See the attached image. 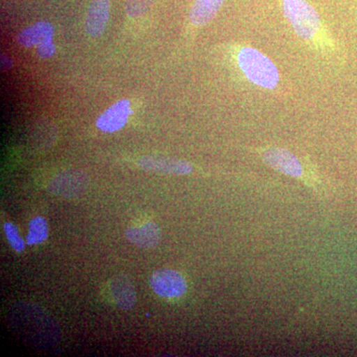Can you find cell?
Listing matches in <instances>:
<instances>
[{
	"instance_id": "6da1fadb",
	"label": "cell",
	"mask_w": 357,
	"mask_h": 357,
	"mask_svg": "<svg viewBox=\"0 0 357 357\" xmlns=\"http://www.w3.org/2000/svg\"><path fill=\"white\" fill-rule=\"evenodd\" d=\"M284 17L307 47L323 57L337 53V45L317 9L307 0H279Z\"/></svg>"
},
{
	"instance_id": "7a4b0ae2",
	"label": "cell",
	"mask_w": 357,
	"mask_h": 357,
	"mask_svg": "<svg viewBox=\"0 0 357 357\" xmlns=\"http://www.w3.org/2000/svg\"><path fill=\"white\" fill-rule=\"evenodd\" d=\"M231 58L244 83L266 91H275L280 86L278 68L271 59L255 47L243 43L234 45Z\"/></svg>"
},
{
	"instance_id": "3957f363",
	"label": "cell",
	"mask_w": 357,
	"mask_h": 357,
	"mask_svg": "<svg viewBox=\"0 0 357 357\" xmlns=\"http://www.w3.org/2000/svg\"><path fill=\"white\" fill-rule=\"evenodd\" d=\"M251 150L277 172L297 178L314 191L319 192L323 189V181L314 167L290 150L278 146L251 148Z\"/></svg>"
},
{
	"instance_id": "277c9868",
	"label": "cell",
	"mask_w": 357,
	"mask_h": 357,
	"mask_svg": "<svg viewBox=\"0 0 357 357\" xmlns=\"http://www.w3.org/2000/svg\"><path fill=\"white\" fill-rule=\"evenodd\" d=\"M89 187V177L81 170H68L59 174L49 184V191L65 199L82 196Z\"/></svg>"
},
{
	"instance_id": "5b68a950",
	"label": "cell",
	"mask_w": 357,
	"mask_h": 357,
	"mask_svg": "<svg viewBox=\"0 0 357 357\" xmlns=\"http://www.w3.org/2000/svg\"><path fill=\"white\" fill-rule=\"evenodd\" d=\"M155 293L166 299L182 297L187 292L188 285L183 275L172 269H160L150 278Z\"/></svg>"
},
{
	"instance_id": "8992f818",
	"label": "cell",
	"mask_w": 357,
	"mask_h": 357,
	"mask_svg": "<svg viewBox=\"0 0 357 357\" xmlns=\"http://www.w3.org/2000/svg\"><path fill=\"white\" fill-rule=\"evenodd\" d=\"M138 165L147 172L162 174V175H189L194 171V167L185 160L173 157L150 155L139 159Z\"/></svg>"
},
{
	"instance_id": "52a82bcc",
	"label": "cell",
	"mask_w": 357,
	"mask_h": 357,
	"mask_svg": "<svg viewBox=\"0 0 357 357\" xmlns=\"http://www.w3.org/2000/svg\"><path fill=\"white\" fill-rule=\"evenodd\" d=\"M130 102L128 100H121L100 115L96 126L105 133H114L124 128L130 114Z\"/></svg>"
},
{
	"instance_id": "ba28073f",
	"label": "cell",
	"mask_w": 357,
	"mask_h": 357,
	"mask_svg": "<svg viewBox=\"0 0 357 357\" xmlns=\"http://www.w3.org/2000/svg\"><path fill=\"white\" fill-rule=\"evenodd\" d=\"M126 238L140 248H156L161 241V229L152 222H144L132 225L126 231Z\"/></svg>"
},
{
	"instance_id": "9c48e42d",
	"label": "cell",
	"mask_w": 357,
	"mask_h": 357,
	"mask_svg": "<svg viewBox=\"0 0 357 357\" xmlns=\"http://www.w3.org/2000/svg\"><path fill=\"white\" fill-rule=\"evenodd\" d=\"M109 18V0H91L86 17V31L91 37L102 36Z\"/></svg>"
},
{
	"instance_id": "30bf717a",
	"label": "cell",
	"mask_w": 357,
	"mask_h": 357,
	"mask_svg": "<svg viewBox=\"0 0 357 357\" xmlns=\"http://www.w3.org/2000/svg\"><path fill=\"white\" fill-rule=\"evenodd\" d=\"M225 0H195L189 13V22L194 29L210 23L222 8Z\"/></svg>"
},
{
	"instance_id": "8fae6325",
	"label": "cell",
	"mask_w": 357,
	"mask_h": 357,
	"mask_svg": "<svg viewBox=\"0 0 357 357\" xmlns=\"http://www.w3.org/2000/svg\"><path fill=\"white\" fill-rule=\"evenodd\" d=\"M110 292L115 304L122 310L132 309L136 303L135 289L126 275H117L110 283Z\"/></svg>"
},
{
	"instance_id": "7c38bea8",
	"label": "cell",
	"mask_w": 357,
	"mask_h": 357,
	"mask_svg": "<svg viewBox=\"0 0 357 357\" xmlns=\"http://www.w3.org/2000/svg\"><path fill=\"white\" fill-rule=\"evenodd\" d=\"M54 33L55 29L51 23L41 21L22 30L16 37V41L23 47L38 46L48 40L53 39Z\"/></svg>"
},
{
	"instance_id": "4fadbf2b",
	"label": "cell",
	"mask_w": 357,
	"mask_h": 357,
	"mask_svg": "<svg viewBox=\"0 0 357 357\" xmlns=\"http://www.w3.org/2000/svg\"><path fill=\"white\" fill-rule=\"evenodd\" d=\"M48 236L49 229L46 220L42 217L34 218L29 222L26 243L28 245H36V244L44 243Z\"/></svg>"
},
{
	"instance_id": "5bb4252c",
	"label": "cell",
	"mask_w": 357,
	"mask_h": 357,
	"mask_svg": "<svg viewBox=\"0 0 357 357\" xmlns=\"http://www.w3.org/2000/svg\"><path fill=\"white\" fill-rule=\"evenodd\" d=\"M3 229L4 232H6L7 241H8L11 248H13L14 250L17 251V252H22L25 248V243L22 237L20 236L17 227H16L13 222H6L4 223Z\"/></svg>"
},
{
	"instance_id": "9a60e30c",
	"label": "cell",
	"mask_w": 357,
	"mask_h": 357,
	"mask_svg": "<svg viewBox=\"0 0 357 357\" xmlns=\"http://www.w3.org/2000/svg\"><path fill=\"white\" fill-rule=\"evenodd\" d=\"M154 0H128L126 1V13L130 17H137L146 13L147 9L151 6Z\"/></svg>"
},
{
	"instance_id": "2e32d148",
	"label": "cell",
	"mask_w": 357,
	"mask_h": 357,
	"mask_svg": "<svg viewBox=\"0 0 357 357\" xmlns=\"http://www.w3.org/2000/svg\"><path fill=\"white\" fill-rule=\"evenodd\" d=\"M55 45L53 43V39L48 40L37 46V54L40 58L48 59L55 54Z\"/></svg>"
}]
</instances>
